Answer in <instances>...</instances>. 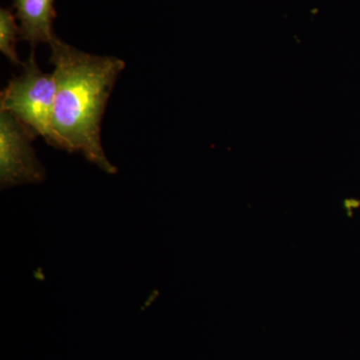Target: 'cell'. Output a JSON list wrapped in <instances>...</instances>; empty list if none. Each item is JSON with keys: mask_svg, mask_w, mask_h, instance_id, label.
<instances>
[{"mask_svg": "<svg viewBox=\"0 0 360 360\" xmlns=\"http://www.w3.org/2000/svg\"><path fill=\"white\" fill-rule=\"evenodd\" d=\"M56 98L53 124L68 153H80L108 174L117 172L101 144V120L125 63L86 53L56 37L51 44Z\"/></svg>", "mask_w": 360, "mask_h": 360, "instance_id": "obj_1", "label": "cell"}, {"mask_svg": "<svg viewBox=\"0 0 360 360\" xmlns=\"http://www.w3.org/2000/svg\"><path fill=\"white\" fill-rule=\"evenodd\" d=\"M22 68V75L13 77L2 90L0 112L11 113L49 146L65 149L54 129L56 82L53 73L42 72L33 49Z\"/></svg>", "mask_w": 360, "mask_h": 360, "instance_id": "obj_2", "label": "cell"}, {"mask_svg": "<svg viewBox=\"0 0 360 360\" xmlns=\"http://www.w3.org/2000/svg\"><path fill=\"white\" fill-rule=\"evenodd\" d=\"M37 135L8 112H0V182L2 188L39 184L46 177L32 148Z\"/></svg>", "mask_w": 360, "mask_h": 360, "instance_id": "obj_3", "label": "cell"}, {"mask_svg": "<svg viewBox=\"0 0 360 360\" xmlns=\"http://www.w3.org/2000/svg\"><path fill=\"white\" fill-rule=\"evenodd\" d=\"M20 39L30 42L32 49L40 44H51L56 35L53 21L56 18L54 0H14Z\"/></svg>", "mask_w": 360, "mask_h": 360, "instance_id": "obj_4", "label": "cell"}, {"mask_svg": "<svg viewBox=\"0 0 360 360\" xmlns=\"http://www.w3.org/2000/svg\"><path fill=\"white\" fill-rule=\"evenodd\" d=\"M20 39V25L11 8L0 11V51L13 65H25L16 52V42Z\"/></svg>", "mask_w": 360, "mask_h": 360, "instance_id": "obj_5", "label": "cell"}]
</instances>
